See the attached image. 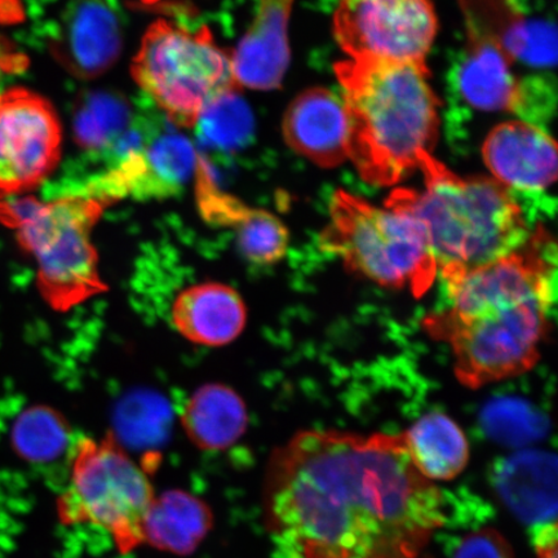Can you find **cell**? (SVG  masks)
Listing matches in <instances>:
<instances>
[{
	"label": "cell",
	"mask_w": 558,
	"mask_h": 558,
	"mask_svg": "<svg viewBox=\"0 0 558 558\" xmlns=\"http://www.w3.org/2000/svg\"><path fill=\"white\" fill-rule=\"evenodd\" d=\"M265 520L286 558H418L445 523L401 435L304 430L269 459Z\"/></svg>",
	"instance_id": "6da1fadb"
},
{
	"label": "cell",
	"mask_w": 558,
	"mask_h": 558,
	"mask_svg": "<svg viewBox=\"0 0 558 558\" xmlns=\"http://www.w3.org/2000/svg\"><path fill=\"white\" fill-rule=\"evenodd\" d=\"M556 269L555 240L535 227L511 253L445 279L449 305L428 314L423 327L450 347L463 386L478 389L538 364L556 302Z\"/></svg>",
	"instance_id": "7a4b0ae2"
},
{
	"label": "cell",
	"mask_w": 558,
	"mask_h": 558,
	"mask_svg": "<svg viewBox=\"0 0 558 558\" xmlns=\"http://www.w3.org/2000/svg\"><path fill=\"white\" fill-rule=\"evenodd\" d=\"M349 123V159L375 186L399 184L432 156L439 101L425 64L348 59L335 65Z\"/></svg>",
	"instance_id": "3957f363"
},
{
	"label": "cell",
	"mask_w": 558,
	"mask_h": 558,
	"mask_svg": "<svg viewBox=\"0 0 558 558\" xmlns=\"http://www.w3.org/2000/svg\"><path fill=\"white\" fill-rule=\"evenodd\" d=\"M418 170L424 191L396 190L386 206L418 222L444 281L499 259L532 233L512 191L494 178L459 177L432 156Z\"/></svg>",
	"instance_id": "277c9868"
},
{
	"label": "cell",
	"mask_w": 558,
	"mask_h": 558,
	"mask_svg": "<svg viewBox=\"0 0 558 558\" xmlns=\"http://www.w3.org/2000/svg\"><path fill=\"white\" fill-rule=\"evenodd\" d=\"M104 207L72 194L50 202L0 199V222L16 230L21 246L37 262L41 295L56 311H69L105 290L90 240Z\"/></svg>",
	"instance_id": "5b68a950"
},
{
	"label": "cell",
	"mask_w": 558,
	"mask_h": 558,
	"mask_svg": "<svg viewBox=\"0 0 558 558\" xmlns=\"http://www.w3.org/2000/svg\"><path fill=\"white\" fill-rule=\"evenodd\" d=\"M319 248L345 268L384 288L409 290L421 298L438 270L418 222L393 207H378L345 191L333 193L330 220Z\"/></svg>",
	"instance_id": "8992f818"
},
{
	"label": "cell",
	"mask_w": 558,
	"mask_h": 558,
	"mask_svg": "<svg viewBox=\"0 0 558 558\" xmlns=\"http://www.w3.org/2000/svg\"><path fill=\"white\" fill-rule=\"evenodd\" d=\"M69 459L60 520L104 530L122 554L142 546L146 513L156 497L148 474L113 436L76 438Z\"/></svg>",
	"instance_id": "52a82bcc"
},
{
	"label": "cell",
	"mask_w": 558,
	"mask_h": 558,
	"mask_svg": "<svg viewBox=\"0 0 558 558\" xmlns=\"http://www.w3.org/2000/svg\"><path fill=\"white\" fill-rule=\"evenodd\" d=\"M132 75L167 120L185 129H194L221 96L241 89L232 54L215 44L206 26L191 32L163 20L145 33Z\"/></svg>",
	"instance_id": "ba28073f"
},
{
	"label": "cell",
	"mask_w": 558,
	"mask_h": 558,
	"mask_svg": "<svg viewBox=\"0 0 558 558\" xmlns=\"http://www.w3.org/2000/svg\"><path fill=\"white\" fill-rule=\"evenodd\" d=\"M430 0H340L333 34L349 59L425 64L437 34Z\"/></svg>",
	"instance_id": "9c48e42d"
},
{
	"label": "cell",
	"mask_w": 558,
	"mask_h": 558,
	"mask_svg": "<svg viewBox=\"0 0 558 558\" xmlns=\"http://www.w3.org/2000/svg\"><path fill=\"white\" fill-rule=\"evenodd\" d=\"M61 142L50 101L25 88L0 93V198L44 183L59 165Z\"/></svg>",
	"instance_id": "30bf717a"
},
{
	"label": "cell",
	"mask_w": 558,
	"mask_h": 558,
	"mask_svg": "<svg viewBox=\"0 0 558 558\" xmlns=\"http://www.w3.org/2000/svg\"><path fill=\"white\" fill-rule=\"evenodd\" d=\"M198 155L183 135L160 128L148 142L104 166L72 195L107 206L114 201L165 199L183 192L197 169Z\"/></svg>",
	"instance_id": "8fae6325"
},
{
	"label": "cell",
	"mask_w": 558,
	"mask_h": 558,
	"mask_svg": "<svg viewBox=\"0 0 558 558\" xmlns=\"http://www.w3.org/2000/svg\"><path fill=\"white\" fill-rule=\"evenodd\" d=\"M483 156L493 178L509 191L538 193L557 179V146L541 125L501 123L485 140Z\"/></svg>",
	"instance_id": "7c38bea8"
},
{
	"label": "cell",
	"mask_w": 558,
	"mask_h": 558,
	"mask_svg": "<svg viewBox=\"0 0 558 558\" xmlns=\"http://www.w3.org/2000/svg\"><path fill=\"white\" fill-rule=\"evenodd\" d=\"M284 142L298 155L324 169L349 159V123L343 100L326 88L295 97L282 121Z\"/></svg>",
	"instance_id": "4fadbf2b"
},
{
	"label": "cell",
	"mask_w": 558,
	"mask_h": 558,
	"mask_svg": "<svg viewBox=\"0 0 558 558\" xmlns=\"http://www.w3.org/2000/svg\"><path fill=\"white\" fill-rule=\"evenodd\" d=\"M492 484L501 504L530 527L556 522L557 459L544 450H521L493 465Z\"/></svg>",
	"instance_id": "5bb4252c"
},
{
	"label": "cell",
	"mask_w": 558,
	"mask_h": 558,
	"mask_svg": "<svg viewBox=\"0 0 558 558\" xmlns=\"http://www.w3.org/2000/svg\"><path fill=\"white\" fill-rule=\"evenodd\" d=\"M294 2L259 0L254 23L232 53L241 87L269 90L281 86L290 62L288 25Z\"/></svg>",
	"instance_id": "9a60e30c"
},
{
	"label": "cell",
	"mask_w": 558,
	"mask_h": 558,
	"mask_svg": "<svg viewBox=\"0 0 558 558\" xmlns=\"http://www.w3.org/2000/svg\"><path fill=\"white\" fill-rule=\"evenodd\" d=\"M171 319L174 329L192 343L221 347L240 337L247 323V308L230 286L205 282L180 292Z\"/></svg>",
	"instance_id": "2e32d148"
},
{
	"label": "cell",
	"mask_w": 558,
	"mask_h": 558,
	"mask_svg": "<svg viewBox=\"0 0 558 558\" xmlns=\"http://www.w3.org/2000/svg\"><path fill=\"white\" fill-rule=\"evenodd\" d=\"M121 48L120 24L101 0H83L66 13L58 53L73 74L94 78L107 72Z\"/></svg>",
	"instance_id": "e0dca14e"
},
{
	"label": "cell",
	"mask_w": 558,
	"mask_h": 558,
	"mask_svg": "<svg viewBox=\"0 0 558 558\" xmlns=\"http://www.w3.org/2000/svg\"><path fill=\"white\" fill-rule=\"evenodd\" d=\"M470 34V46L457 73L460 94L478 110L512 111L519 87L512 60L490 35L474 26Z\"/></svg>",
	"instance_id": "ac0fdd59"
},
{
	"label": "cell",
	"mask_w": 558,
	"mask_h": 558,
	"mask_svg": "<svg viewBox=\"0 0 558 558\" xmlns=\"http://www.w3.org/2000/svg\"><path fill=\"white\" fill-rule=\"evenodd\" d=\"M180 418L187 438L207 451L230 448L248 425L246 403L234 389L221 383L206 384L195 390Z\"/></svg>",
	"instance_id": "d6986e66"
},
{
	"label": "cell",
	"mask_w": 558,
	"mask_h": 558,
	"mask_svg": "<svg viewBox=\"0 0 558 558\" xmlns=\"http://www.w3.org/2000/svg\"><path fill=\"white\" fill-rule=\"evenodd\" d=\"M213 525L211 509L198 497L183 490L156 494L144 522V543L173 555H190Z\"/></svg>",
	"instance_id": "ffe728a7"
},
{
	"label": "cell",
	"mask_w": 558,
	"mask_h": 558,
	"mask_svg": "<svg viewBox=\"0 0 558 558\" xmlns=\"http://www.w3.org/2000/svg\"><path fill=\"white\" fill-rule=\"evenodd\" d=\"M403 436L417 471L432 483L456 478L469 464V439L448 415H424Z\"/></svg>",
	"instance_id": "44dd1931"
},
{
	"label": "cell",
	"mask_w": 558,
	"mask_h": 558,
	"mask_svg": "<svg viewBox=\"0 0 558 558\" xmlns=\"http://www.w3.org/2000/svg\"><path fill=\"white\" fill-rule=\"evenodd\" d=\"M136 122L124 97L108 93L83 95L73 116L74 142L102 162Z\"/></svg>",
	"instance_id": "7402d4cb"
},
{
	"label": "cell",
	"mask_w": 558,
	"mask_h": 558,
	"mask_svg": "<svg viewBox=\"0 0 558 558\" xmlns=\"http://www.w3.org/2000/svg\"><path fill=\"white\" fill-rule=\"evenodd\" d=\"M74 441L65 416L47 404H35L23 411L11 430L13 450L32 464L58 462L69 456Z\"/></svg>",
	"instance_id": "603a6c76"
},
{
	"label": "cell",
	"mask_w": 558,
	"mask_h": 558,
	"mask_svg": "<svg viewBox=\"0 0 558 558\" xmlns=\"http://www.w3.org/2000/svg\"><path fill=\"white\" fill-rule=\"evenodd\" d=\"M495 24L473 26L490 35L501 50L512 61L522 64L549 69L557 62V29L553 21L544 19H527L511 13L493 17Z\"/></svg>",
	"instance_id": "cb8c5ba5"
},
{
	"label": "cell",
	"mask_w": 558,
	"mask_h": 558,
	"mask_svg": "<svg viewBox=\"0 0 558 558\" xmlns=\"http://www.w3.org/2000/svg\"><path fill=\"white\" fill-rule=\"evenodd\" d=\"M228 220L226 227L234 230L236 246L251 264L267 267L288 254L289 229L267 209L248 207L241 202Z\"/></svg>",
	"instance_id": "d4e9b609"
},
{
	"label": "cell",
	"mask_w": 558,
	"mask_h": 558,
	"mask_svg": "<svg viewBox=\"0 0 558 558\" xmlns=\"http://www.w3.org/2000/svg\"><path fill=\"white\" fill-rule=\"evenodd\" d=\"M254 125L247 102L242 99L240 90H234L209 105L194 128L205 148L233 153L250 143Z\"/></svg>",
	"instance_id": "484cf974"
},
{
	"label": "cell",
	"mask_w": 558,
	"mask_h": 558,
	"mask_svg": "<svg viewBox=\"0 0 558 558\" xmlns=\"http://www.w3.org/2000/svg\"><path fill=\"white\" fill-rule=\"evenodd\" d=\"M170 408L163 397L150 392L131 393L116 413V428L129 441L145 444L165 436Z\"/></svg>",
	"instance_id": "4316f807"
},
{
	"label": "cell",
	"mask_w": 558,
	"mask_h": 558,
	"mask_svg": "<svg viewBox=\"0 0 558 558\" xmlns=\"http://www.w3.org/2000/svg\"><path fill=\"white\" fill-rule=\"evenodd\" d=\"M483 423L487 436L508 448H523L546 434V424L539 415L525 404L512 401L490 404Z\"/></svg>",
	"instance_id": "83f0119b"
},
{
	"label": "cell",
	"mask_w": 558,
	"mask_h": 558,
	"mask_svg": "<svg viewBox=\"0 0 558 558\" xmlns=\"http://www.w3.org/2000/svg\"><path fill=\"white\" fill-rule=\"evenodd\" d=\"M555 83L548 76L534 75L519 81L512 113L520 116L522 121L536 125L546 122L555 113Z\"/></svg>",
	"instance_id": "f1b7e54d"
},
{
	"label": "cell",
	"mask_w": 558,
	"mask_h": 558,
	"mask_svg": "<svg viewBox=\"0 0 558 558\" xmlns=\"http://www.w3.org/2000/svg\"><path fill=\"white\" fill-rule=\"evenodd\" d=\"M452 558H514L512 547L498 530L484 527L464 536Z\"/></svg>",
	"instance_id": "f546056e"
},
{
	"label": "cell",
	"mask_w": 558,
	"mask_h": 558,
	"mask_svg": "<svg viewBox=\"0 0 558 558\" xmlns=\"http://www.w3.org/2000/svg\"><path fill=\"white\" fill-rule=\"evenodd\" d=\"M536 558H557V522L533 527Z\"/></svg>",
	"instance_id": "4dcf8cb0"
},
{
	"label": "cell",
	"mask_w": 558,
	"mask_h": 558,
	"mask_svg": "<svg viewBox=\"0 0 558 558\" xmlns=\"http://www.w3.org/2000/svg\"><path fill=\"white\" fill-rule=\"evenodd\" d=\"M25 65L24 56L13 50L9 41L0 37V76L20 72Z\"/></svg>",
	"instance_id": "1f68e13d"
}]
</instances>
